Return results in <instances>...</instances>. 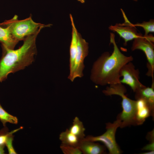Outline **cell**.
Returning <instances> with one entry per match:
<instances>
[{
    "instance_id": "cell-23",
    "label": "cell",
    "mask_w": 154,
    "mask_h": 154,
    "mask_svg": "<svg viewBox=\"0 0 154 154\" xmlns=\"http://www.w3.org/2000/svg\"><path fill=\"white\" fill-rule=\"evenodd\" d=\"M154 153V151H149L143 152L141 153V154H153Z\"/></svg>"
},
{
    "instance_id": "cell-21",
    "label": "cell",
    "mask_w": 154,
    "mask_h": 154,
    "mask_svg": "<svg viewBox=\"0 0 154 154\" xmlns=\"http://www.w3.org/2000/svg\"><path fill=\"white\" fill-rule=\"evenodd\" d=\"M20 128L14 130L10 132H8L3 134H0V145L5 144L8 137L10 135L17 131Z\"/></svg>"
},
{
    "instance_id": "cell-3",
    "label": "cell",
    "mask_w": 154,
    "mask_h": 154,
    "mask_svg": "<svg viewBox=\"0 0 154 154\" xmlns=\"http://www.w3.org/2000/svg\"><path fill=\"white\" fill-rule=\"evenodd\" d=\"M127 89L122 83L110 85L103 90L106 96L117 95L122 98L121 103L122 111L119 114L117 119L121 122L120 127L123 128L129 125H135V118L136 112V100H132L125 95Z\"/></svg>"
},
{
    "instance_id": "cell-22",
    "label": "cell",
    "mask_w": 154,
    "mask_h": 154,
    "mask_svg": "<svg viewBox=\"0 0 154 154\" xmlns=\"http://www.w3.org/2000/svg\"><path fill=\"white\" fill-rule=\"evenodd\" d=\"M5 145V144L0 145V154L5 153L4 148Z\"/></svg>"
},
{
    "instance_id": "cell-18",
    "label": "cell",
    "mask_w": 154,
    "mask_h": 154,
    "mask_svg": "<svg viewBox=\"0 0 154 154\" xmlns=\"http://www.w3.org/2000/svg\"><path fill=\"white\" fill-rule=\"evenodd\" d=\"M135 27H142L145 31L144 35L146 36L148 35L149 33L154 32V20L153 19H150L148 21H143L142 23H137L133 24Z\"/></svg>"
},
{
    "instance_id": "cell-24",
    "label": "cell",
    "mask_w": 154,
    "mask_h": 154,
    "mask_svg": "<svg viewBox=\"0 0 154 154\" xmlns=\"http://www.w3.org/2000/svg\"><path fill=\"white\" fill-rule=\"evenodd\" d=\"M78 1L82 3H84L85 2V0H77Z\"/></svg>"
},
{
    "instance_id": "cell-12",
    "label": "cell",
    "mask_w": 154,
    "mask_h": 154,
    "mask_svg": "<svg viewBox=\"0 0 154 154\" xmlns=\"http://www.w3.org/2000/svg\"><path fill=\"white\" fill-rule=\"evenodd\" d=\"M78 147L84 154H104L106 149L105 146L84 138L81 140Z\"/></svg>"
},
{
    "instance_id": "cell-20",
    "label": "cell",
    "mask_w": 154,
    "mask_h": 154,
    "mask_svg": "<svg viewBox=\"0 0 154 154\" xmlns=\"http://www.w3.org/2000/svg\"><path fill=\"white\" fill-rule=\"evenodd\" d=\"M13 137L11 135L8 137L5 143L9 154H17L13 146Z\"/></svg>"
},
{
    "instance_id": "cell-1",
    "label": "cell",
    "mask_w": 154,
    "mask_h": 154,
    "mask_svg": "<svg viewBox=\"0 0 154 154\" xmlns=\"http://www.w3.org/2000/svg\"><path fill=\"white\" fill-rule=\"evenodd\" d=\"M110 41L113 46L112 52L103 53L94 62L91 70V80L101 86L120 83V70L133 60V56H125L120 51L116 42L115 34L112 33H110Z\"/></svg>"
},
{
    "instance_id": "cell-8",
    "label": "cell",
    "mask_w": 154,
    "mask_h": 154,
    "mask_svg": "<svg viewBox=\"0 0 154 154\" xmlns=\"http://www.w3.org/2000/svg\"><path fill=\"white\" fill-rule=\"evenodd\" d=\"M121 77L120 82L128 85L135 92L138 89L144 86L140 82V72L131 62L124 65L120 71Z\"/></svg>"
},
{
    "instance_id": "cell-19",
    "label": "cell",
    "mask_w": 154,
    "mask_h": 154,
    "mask_svg": "<svg viewBox=\"0 0 154 154\" xmlns=\"http://www.w3.org/2000/svg\"><path fill=\"white\" fill-rule=\"evenodd\" d=\"M60 148L64 154H81L82 153L78 147L61 144Z\"/></svg>"
},
{
    "instance_id": "cell-25",
    "label": "cell",
    "mask_w": 154,
    "mask_h": 154,
    "mask_svg": "<svg viewBox=\"0 0 154 154\" xmlns=\"http://www.w3.org/2000/svg\"><path fill=\"white\" fill-rule=\"evenodd\" d=\"M133 1H137V0H133Z\"/></svg>"
},
{
    "instance_id": "cell-16",
    "label": "cell",
    "mask_w": 154,
    "mask_h": 154,
    "mask_svg": "<svg viewBox=\"0 0 154 154\" xmlns=\"http://www.w3.org/2000/svg\"><path fill=\"white\" fill-rule=\"evenodd\" d=\"M68 129L71 133L80 139L85 138V129L82 122L78 117H75L73 120L72 125Z\"/></svg>"
},
{
    "instance_id": "cell-17",
    "label": "cell",
    "mask_w": 154,
    "mask_h": 154,
    "mask_svg": "<svg viewBox=\"0 0 154 154\" xmlns=\"http://www.w3.org/2000/svg\"><path fill=\"white\" fill-rule=\"evenodd\" d=\"M0 120L5 126L7 123L17 124L18 120L17 118L9 114L2 107L0 104Z\"/></svg>"
},
{
    "instance_id": "cell-10",
    "label": "cell",
    "mask_w": 154,
    "mask_h": 154,
    "mask_svg": "<svg viewBox=\"0 0 154 154\" xmlns=\"http://www.w3.org/2000/svg\"><path fill=\"white\" fill-rule=\"evenodd\" d=\"M70 17L72 26V38L70 47V74L68 78L73 82V76L75 59L77 48L78 31L76 27L73 18L71 14Z\"/></svg>"
},
{
    "instance_id": "cell-15",
    "label": "cell",
    "mask_w": 154,
    "mask_h": 154,
    "mask_svg": "<svg viewBox=\"0 0 154 154\" xmlns=\"http://www.w3.org/2000/svg\"><path fill=\"white\" fill-rule=\"evenodd\" d=\"M59 138L62 144L78 147L80 139L71 133L67 129L60 133Z\"/></svg>"
},
{
    "instance_id": "cell-6",
    "label": "cell",
    "mask_w": 154,
    "mask_h": 154,
    "mask_svg": "<svg viewBox=\"0 0 154 154\" xmlns=\"http://www.w3.org/2000/svg\"><path fill=\"white\" fill-rule=\"evenodd\" d=\"M131 50L134 51L139 50L145 54L147 61V66L148 71L146 75L152 77L153 79L154 71V37L149 35H144L135 38L133 40Z\"/></svg>"
},
{
    "instance_id": "cell-13",
    "label": "cell",
    "mask_w": 154,
    "mask_h": 154,
    "mask_svg": "<svg viewBox=\"0 0 154 154\" xmlns=\"http://www.w3.org/2000/svg\"><path fill=\"white\" fill-rule=\"evenodd\" d=\"M136 100V112L135 118V125H141L147 118L151 116V112L146 102L140 99Z\"/></svg>"
},
{
    "instance_id": "cell-7",
    "label": "cell",
    "mask_w": 154,
    "mask_h": 154,
    "mask_svg": "<svg viewBox=\"0 0 154 154\" xmlns=\"http://www.w3.org/2000/svg\"><path fill=\"white\" fill-rule=\"evenodd\" d=\"M125 22L122 23H116L112 25L109 27V29L117 33L122 38L126 46L127 42L134 39L143 36L141 33H138L135 27L131 23L127 18L123 11L121 9Z\"/></svg>"
},
{
    "instance_id": "cell-9",
    "label": "cell",
    "mask_w": 154,
    "mask_h": 154,
    "mask_svg": "<svg viewBox=\"0 0 154 154\" xmlns=\"http://www.w3.org/2000/svg\"><path fill=\"white\" fill-rule=\"evenodd\" d=\"M88 43L78 32L77 50L73 76L74 80L76 78H81L83 76V71L84 68V60L88 54Z\"/></svg>"
},
{
    "instance_id": "cell-4",
    "label": "cell",
    "mask_w": 154,
    "mask_h": 154,
    "mask_svg": "<svg viewBox=\"0 0 154 154\" xmlns=\"http://www.w3.org/2000/svg\"><path fill=\"white\" fill-rule=\"evenodd\" d=\"M0 25L7 27L14 37L19 41L29 36L40 32L43 28L50 27L52 25L36 23L33 20L31 15L24 19L19 20L18 16L15 15L11 19L0 23Z\"/></svg>"
},
{
    "instance_id": "cell-14",
    "label": "cell",
    "mask_w": 154,
    "mask_h": 154,
    "mask_svg": "<svg viewBox=\"0 0 154 154\" xmlns=\"http://www.w3.org/2000/svg\"><path fill=\"white\" fill-rule=\"evenodd\" d=\"M0 42L2 46L14 49L19 41L14 37L7 27L0 25Z\"/></svg>"
},
{
    "instance_id": "cell-5",
    "label": "cell",
    "mask_w": 154,
    "mask_h": 154,
    "mask_svg": "<svg viewBox=\"0 0 154 154\" xmlns=\"http://www.w3.org/2000/svg\"><path fill=\"white\" fill-rule=\"evenodd\" d=\"M120 120L117 119L113 123L106 124V131L101 135L93 136L88 135L84 139L90 141L102 142L108 149L110 154H120L121 151L115 139V134L117 128L121 125Z\"/></svg>"
},
{
    "instance_id": "cell-2",
    "label": "cell",
    "mask_w": 154,
    "mask_h": 154,
    "mask_svg": "<svg viewBox=\"0 0 154 154\" xmlns=\"http://www.w3.org/2000/svg\"><path fill=\"white\" fill-rule=\"evenodd\" d=\"M39 33L26 37L17 49L2 46L4 53L0 62V82L5 80L9 74L23 70L33 62L37 53L36 39Z\"/></svg>"
},
{
    "instance_id": "cell-11",
    "label": "cell",
    "mask_w": 154,
    "mask_h": 154,
    "mask_svg": "<svg viewBox=\"0 0 154 154\" xmlns=\"http://www.w3.org/2000/svg\"><path fill=\"white\" fill-rule=\"evenodd\" d=\"M135 98L136 100L141 99L145 101L149 108L151 116L153 118L154 115V82L153 80L151 87L145 86L141 87L135 92Z\"/></svg>"
}]
</instances>
